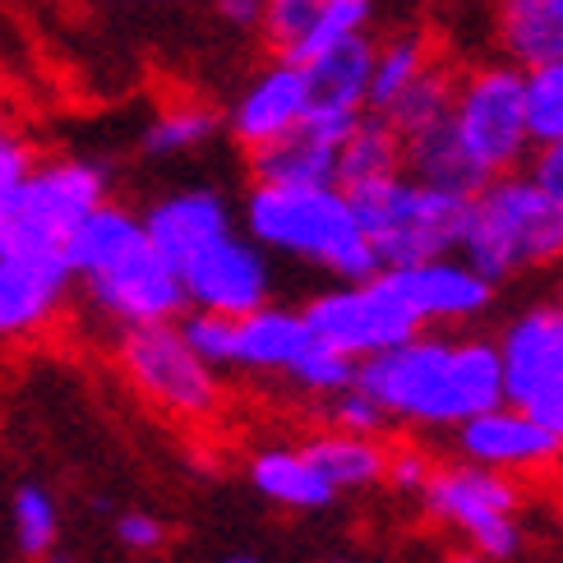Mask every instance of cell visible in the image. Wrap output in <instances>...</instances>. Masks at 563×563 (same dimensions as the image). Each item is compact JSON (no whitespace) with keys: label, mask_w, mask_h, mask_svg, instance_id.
Returning a JSON list of instances; mask_svg holds the SVG:
<instances>
[{"label":"cell","mask_w":563,"mask_h":563,"mask_svg":"<svg viewBox=\"0 0 563 563\" xmlns=\"http://www.w3.org/2000/svg\"><path fill=\"white\" fill-rule=\"evenodd\" d=\"M356 384L416 430H457L489 407L504 402V369L489 338H449L439 328H420L379 356L361 361Z\"/></svg>","instance_id":"cell-1"},{"label":"cell","mask_w":563,"mask_h":563,"mask_svg":"<svg viewBox=\"0 0 563 563\" xmlns=\"http://www.w3.org/2000/svg\"><path fill=\"white\" fill-rule=\"evenodd\" d=\"M65 264L84 287L88 310L111 328L172 323L190 310L180 268L148 241L144 218L130 213L125 203L107 199L92 208L65 241Z\"/></svg>","instance_id":"cell-2"},{"label":"cell","mask_w":563,"mask_h":563,"mask_svg":"<svg viewBox=\"0 0 563 563\" xmlns=\"http://www.w3.org/2000/svg\"><path fill=\"white\" fill-rule=\"evenodd\" d=\"M241 231L282 260L310 264L338 282L379 273L365 227L342 185H254L241 199Z\"/></svg>","instance_id":"cell-3"},{"label":"cell","mask_w":563,"mask_h":563,"mask_svg":"<svg viewBox=\"0 0 563 563\" xmlns=\"http://www.w3.org/2000/svg\"><path fill=\"white\" fill-rule=\"evenodd\" d=\"M457 254L489 282H512L522 273H545L563 264V213L527 172L489 176L466 199Z\"/></svg>","instance_id":"cell-4"},{"label":"cell","mask_w":563,"mask_h":563,"mask_svg":"<svg viewBox=\"0 0 563 563\" xmlns=\"http://www.w3.org/2000/svg\"><path fill=\"white\" fill-rule=\"evenodd\" d=\"M351 208L365 227V241L379 260V273L411 268L439 260V254H457L462 245V222H466V195L439 190L407 172L388 180L346 190Z\"/></svg>","instance_id":"cell-5"},{"label":"cell","mask_w":563,"mask_h":563,"mask_svg":"<svg viewBox=\"0 0 563 563\" xmlns=\"http://www.w3.org/2000/svg\"><path fill=\"white\" fill-rule=\"evenodd\" d=\"M115 369L134 388L139 402L167 420H180V426H203L222 411V369H213L185 342L176 319L121 328Z\"/></svg>","instance_id":"cell-6"},{"label":"cell","mask_w":563,"mask_h":563,"mask_svg":"<svg viewBox=\"0 0 563 563\" xmlns=\"http://www.w3.org/2000/svg\"><path fill=\"white\" fill-rule=\"evenodd\" d=\"M420 508L439 527L457 531L466 550L489 563H512L527 545V531L518 522V512H522L518 481L466 462V457L434 462L426 489H420Z\"/></svg>","instance_id":"cell-7"},{"label":"cell","mask_w":563,"mask_h":563,"mask_svg":"<svg viewBox=\"0 0 563 563\" xmlns=\"http://www.w3.org/2000/svg\"><path fill=\"white\" fill-rule=\"evenodd\" d=\"M98 203H107V172L88 157L33 162L10 203L0 208V254H65V241Z\"/></svg>","instance_id":"cell-8"},{"label":"cell","mask_w":563,"mask_h":563,"mask_svg":"<svg viewBox=\"0 0 563 563\" xmlns=\"http://www.w3.org/2000/svg\"><path fill=\"white\" fill-rule=\"evenodd\" d=\"M522 65L512 60H481L453 79V111L449 125L466 157L485 176L522 172L536 153L527 130V98H522Z\"/></svg>","instance_id":"cell-9"},{"label":"cell","mask_w":563,"mask_h":563,"mask_svg":"<svg viewBox=\"0 0 563 563\" xmlns=\"http://www.w3.org/2000/svg\"><path fill=\"white\" fill-rule=\"evenodd\" d=\"M504 402L563 439V296L522 305L495 338Z\"/></svg>","instance_id":"cell-10"},{"label":"cell","mask_w":563,"mask_h":563,"mask_svg":"<svg viewBox=\"0 0 563 563\" xmlns=\"http://www.w3.org/2000/svg\"><path fill=\"white\" fill-rule=\"evenodd\" d=\"M300 314L319 342L338 346L351 361H369V356H379V351L420 333L416 314L407 310V300L397 296L388 273L333 282V287H323L305 300Z\"/></svg>","instance_id":"cell-11"},{"label":"cell","mask_w":563,"mask_h":563,"mask_svg":"<svg viewBox=\"0 0 563 563\" xmlns=\"http://www.w3.org/2000/svg\"><path fill=\"white\" fill-rule=\"evenodd\" d=\"M180 287H185V305H190V310H213V314L241 319L273 300L268 250L254 245L236 227L180 268Z\"/></svg>","instance_id":"cell-12"},{"label":"cell","mask_w":563,"mask_h":563,"mask_svg":"<svg viewBox=\"0 0 563 563\" xmlns=\"http://www.w3.org/2000/svg\"><path fill=\"white\" fill-rule=\"evenodd\" d=\"M388 282L397 296L407 300V310L416 314L420 328H462L476 323L495 310L499 287L485 273H476L462 254H439V260L393 268Z\"/></svg>","instance_id":"cell-13"},{"label":"cell","mask_w":563,"mask_h":563,"mask_svg":"<svg viewBox=\"0 0 563 563\" xmlns=\"http://www.w3.org/2000/svg\"><path fill=\"white\" fill-rule=\"evenodd\" d=\"M453 443H457V457L489 466V472H504V476L550 472V466L563 462V439L554 430H545L536 416L508 407V402L462 420L453 430Z\"/></svg>","instance_id":"cell-14"},{"label":"cell","mask_w":563,"mask_h":563,"mask_svg":"<svg viewBox=\"0 0 563 563\" xmlns=\"http://www.w3.org/2000/svg\"><path fill=\"white\" fill-rule=\"evenodd\" d=\"M75 287L65 254H0V342H29L56 323Z\"/></svg>","instance_id":"cell-15"},{"label":"cell","mask_w":563,"mask_h":563,"mask_svg":"<svg viewBox=\"0 0 563 563\" xmlns=\"http://www.w3.org/2000/svg\"><path fill=\"white\" fill-rule=\"evenodd\" d=\"M305 115H310V79H305V65L277 56L241 88V98L231 102L222 121H227V134L250 153V148L273 144L282 134H291Z\"/></svg>","instance_id":"cell-16"},{"label":"cell","mask_w":563,"mask_h":563,"mask_svg":"<svg viewBox=\"0 0 563 563\" xmlns=\"http://www.w3.org/2000/svg\"><path fill=\"white\" fill-rule=\"evenodd\" d=\"M361 115H323L310 111L305 121L273 139L264 148H250V180L254 185H338V148Z\"/></svg>","instance_id":"cell-17"},{"label":"cell","mask_w":563,"mask_h":563,"mask_svg":"<svg viewBox=\"0 0 563 563\" xmlns=\"http://www.w3.org/2000/svg\"><path fill=\"white\" fill-rule=\"evenodd\" d=\"M139 218H144L148 241L167 254L176 268H185L199 250L222 241L227 231H236V208H231V199L222 190H213V185L172 190V195L153 199Z\"/></svg>","instance_id":"cell-18"},{"label":"cell","mask_w":563,"mask_h":563,"mask_svg":"<svg viewBox=\"0 0 563 563\" xmlns=\"http://www.w3.org/2000/svg\"><path fill=\"white\" fill-rule=\"evenodd\" d=\"M310 342V323H305L300 310H287V305H260L236 319V342H231V369L245 374H282L296 365V356Z\"/></svg>","instance_id":"cell-19"},{"label":"cell","mask_w":563,"mask_h":563,"mask_svg":"<svg viewBox=\"0 0 563 563\" xmlns=\"http://www.w3.org/2000/svg\"><path fill=\"white\" fill-rule=\"evenodd\" d=\"M369 69H374V42L351 37L328 52L305 60L310 79V111L323 115H365L369 111Z\"/></svg>","instance_id":"cell-20"},{"label":"cell","mask_w":563,"mask_h":563,"mask_svg":"<svg viewBox=\"0 0 563 563\" xmlns=\"http://www.w3.org/2000/svg\"><path fill=\"white\" fill-rule=\"evenodd\" d=\"M245 476L254 485V495H264L268 504L287 508V512H319L338 499V489L319 476V466L305 457V449L291 443H268L250 457Z\"/></svg>","instance_id":"cell-21"},{"label":"cell","mask_w":563,"mask_h":563,"mask_svg":"<svg viewBox=\"0 0 563 563\" xmlns=\"http://www.w3.org/2000/svg\"><path fill=\"white\" fill-rule=\"evenodd\" d=\"M305 457L319 466V476L338 489V495H361V489L384 485L388 449L379 434H351V430H319L300 443Z\"/></svg>","instance_id":"cell-22"},{"label":"cell","mask_w":563,"mask_h":563,"mask_svg":"<svg viewBox=\"0 0 563 563\" xmlns=\"http://www.w3.org/2000/svg\"><path fill=\"white\" fill-rule=\"evenodd\" d=\"M499 52L512 65H545L563 56V14L554 0H495Z\"/></svg>","instance_id":"cell-23"},{"label":"cell","mask_w":563,"mask_h":563,"mask_svg":"<svg viewBox=\"0 0 563 563\" xmlns=\"http://www.w3.org/2000/svg\"><path fill=\"white\" fill-rule=\"evenodd\" d=\"M402 172L416 176V180H426V185H439V190L466 195V199H472L489 180L476 162L466 157V148L457 144V134H453L449 121L426 130V134H416V139H402Z\"/></svg>","instance_id":"cell-24"},{"label":"cell","mask_w":563,"mask_h":563,"mask_svg":"<svg viewBox=\"0 0 563 563\" xmlns=\"http://www.w3.org/2000/svg\"><path fill=\"white\" fill-rule=\"evenodd\" d=\"M397 172H402V139L379 111H365L338 148V185L361 190V185L388 180Z\"/></svg>","instance_id":"cell-25"},{"label":"cell","mask_w":563,"mask_h":563,"mask_svg":"<svg viewBox=\"0 0 563 563\" xmlns=\"http://www.w3.org/2000/svg\"><path fill=\"white\" fill-rule=\"evenodd\" d=\"M218 130H222V115L213 107L185 98V102L162 107L144 125V134H139V153L153 157V162H172V157L199 153L203 144H213Z\"/></svg>","instance_id":"cell-26"},{"label":"cell","mask_w":563,"mask_h":563,"mask_svg":"<svg viewBox=\"0 0 563 563\" xmlns=\"http://www.w3.org/2000/svg\"><path fill=\"white\" fill-rule=\"evenodd\" d=\"M434 42L420 29H397L393 37L374 42V69H369V111H384L411 79H420L434 65Z\"/></svg>","instance_id":"cell-27"},{"label":"cell","mask_w":563,"mask_h":563,"mask_svg":"<svg viewBox=\"0 0 563 563\" xmlns=\"http://www.w3.org/2000/svg\"><path fill=\"white\" fill-rule=\"evenodd\" d=\"M453 69L449 65H430L420 79H411L397 98L379 111L384 121L397 130V139H416V134H426L434 125L449 121V111H453Z\"/></svg>","instance_id":"cell-28"},{"label":"cell","mask_w":563,"mask_h":563,"mask_svg":"<svg viewBox=\"0 0 563 563\" xmlns=\"http://www.w3.org/2000/svg\"><path fill=\"white\" fill-rule=\"evenodd\" d=\"M10 527H14V545L23 559H42L52 554L60 541V504L42 481H23L10 495Z\"/></svg>","instance_id":"cell-29"},{"label":"cell","mask_w":563,"mask_h":563,"mask_svg":"<svg viewBox=\"0 0 563 563\" xmlns=\"http://www.w3.org/2000/svg\"><path fill=\"white\" fill-rule=\"evenodd\" d=\"M369 23H374V0H319V14L310 23V33L300 37V46L287 60H310L319 52L351 37H369Z\"/></svg>","instance_id":"cell-30"},{"label":"cell","mask_w":563,"mask_h":563,"mask_svg":"<svg viewBox=\"0 0 563 563\" xmlns=\"http://www.w3.org/2000/svg\"><path fill=\"white\" fill-rule=\"evenodd\" d=\"M522 98H527V130L531 144H554L563 139V56L531 65L522 75Z\"/></svg>","instance_id":"cell-31"},{"label":"cell","mask_w":563,"mask_h":563,"mask_svg":"<svg viewBox=\"0 0 563 563\" xmlns=\"http://www.w3.org/2000/svg\"><path fill=\"white\" fill-rule=\"evenodd\" d=\"M356 374H361V361H351V356H342L338 346H328V342H319L314 333H310V342H305V351L296 356V365L287 369V379L300 388V393H310V397H333V393H342V388H351L356 384Z\"/></svg>","instance_id":"cell-32"},{"label":"cell","mask_w":563,"mask_h":563,"mask_svg":"<svg viewBox=\"0 0 563 563\" xmlns=\"http://www.w3.org/2000/svg\"><path fill=\"white\" fill-rule=\"evenodd\" d=\"M176 323H180L185 342H190L208 365H213V369H231V342H236V319H231V314H213V310H185Z\"/></svg>","instance_id":"cell-33"},{"label":"cell","mask_w":563,"mask_h":563,"mask_svg":"<svg viewBox=\"0 0 563 563\" xmlns=\"http://www.w3.org/2000/svg\"><path fill=\"white\" fill-rule=\"evenodd\" d=\"M323 416H328V426L333 430H351V434H384L388 430V411L374 402L361 384L323 397Z\"/></svg>","instance_id":"cell-34"},{"label":"cell","mask_w":563,"mask_h":563,"mask_svg":"<svg viewBox=\"0 0 563 563\" xmlns=\"http://www.w3.org/2000/svg\"><path fill=\"white\" fill-rule=\"evenodd\" d=\"M314 14H319V0H264L260 29H264V37L273 42L277 56H291L296 46H300V37L310 33Z\"/></svg>","instance_id":"cell-35"},{"label":"cell","mask_w":563,"mask_h":563,"mask_svg":"<svg viewBox=\"0 0 563 563\" xmlns=\"http://www.w3.org/2000/svg\"><path fill=\"white\" fill-rule=\"evenodd\" d=\"M111 531H115V541H121V550H130V554H153V550L167 545V522H162L157 512H148V508L115 512Z\"/></svg>","instance_id":"cell-36"},{"label":"cell","mask_w":563,"mask_h":563,"mask_svg":"<svg viewBox=\"0 0 563 563\" xmlns=\"http://www.w3.org/2000/svg\"><path fill=\"white\" fill-rule=\"evenodd\" d=\"M434 472V457L426 449H388V466H384V485L393 495L402 499H420V489H426Z\"/></svg>","instance_id":"cell-37"},{"label":"cell","mask_w":563,"mask_h":563,"mask_svg":"<svg viewBox=\"0 0 563 563\" xmlns=\"http://www.w3.org/2000/svg\"><path fill=\"white\" fill-rule=\"evenodd\" d=\"M29 167H33L29 144H23L10 125H0V208L10 203V195L19 190V180L29 176Z\"/></svg>","instance_id":"cell-38"},{"label":"cell","mask_w":563,"mask_h":563,"mask_svg":"<svg viewBox=\"0 0 563 563\" xmlns=\"http://www.w3.org/2000/svg\"><path fill=\"white\" fill-rule=\"evenodd\" d=\"M527 176L541 185L545 199L563 213V139H554V144H541V148L527 157Z\"/></svg>","instance_id":"cell-39"},{"label":"cell","mask_w":563,"mask_h":563,"mask_svg":"<svg viewBox=\"0 0 563 563\" xmlns=\"http://www.w3.org/2000/svg\"><path fill=\"white\" fill-rule=\"evenodd\" d=\"M213 5V14L227 23V29H260V19H264V0H208Z\"/></svg>","instance_id":"cell-40"},{"label":"cell","mask_w":563,"mask_h":563,"mask_svg":"<svg viewBox=\"0 0 563 563\" xmlns=\"http://www.w3.org/2000/svg\"><path fill=\"white\" fill-rule=\"evenodd\" d=\"M449 563H489V559H481V554H472V550H462V554H449Z\"/></svg>","instance_id":"cell-41"},{"label":"cell","mask_w":563,"mask_h":563,"mask_svg":"<svg viewBox=\"0 0 563 563\" xmlns=\"http://www.w3.org/2000/svg\"><path fill=\"white\" fill-rule=\"evenodd\" d=\"M37 563H75V559H69V554H60V550H52V554H42Z\"/></svg>","instance_id":"cell-42"},{"label":"cell","mask_w":563,"mask_h":563,"mask_svg":"<svg viewBox=\"0 0 563 563\" xmlns=\"http://www.w3.org/2000/svg\"><path fill=\"white\" fill-rule=\"evenodd\" d=\"M222 563H264V559H254V554H227Z\"/></svg>","instance_id":"cell-43"},{"label":"cell","mask_w":563,"mask_h":563,"mask_svg":"<svg viewBox=\"0 0 563 563\" xmlns=\"http://www.w3.org/2000/svg\"><path fill=\"white\" fill-rule=\"evenodd\" d=\"M323 563H361V559H351V554H333V559H323Z\"/></svg>","instance_id":"cell-44"},{"label":"cell","mask_w":563,"mask_h":563,"mask_svg":"<svg viewBox=\"0 0 563 563\" xmlns=\"http://www.w3.org/2000/svg\"><path fill=\"white\" fill-rule=\"evenodd\" d=\"M139 5H167V0H139Z\"/></svg>","instance_id":"cell-45"},{"label":"cell","mask_w":563,"mask_h":563,"mask_svg":"<svg viewBox=\"0 0 563 563\" xmlns=\"http://www.w3.org/2000/svg\"><path fill=\"white\" fill-rule=\"evenodd\" d=\"M554 10H559V14H563V0H554Z\"/></svg>","instance_id":"cell-46"}]
</instances>
